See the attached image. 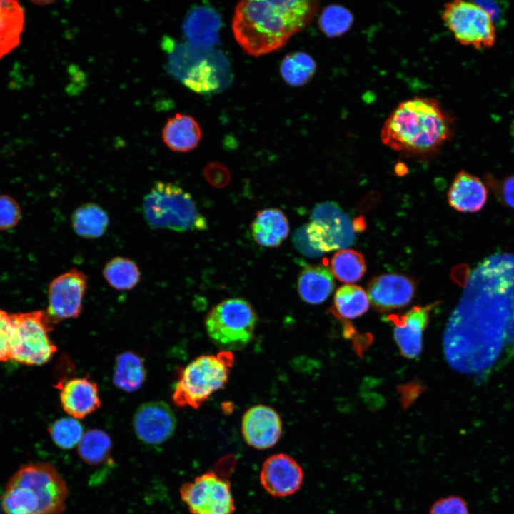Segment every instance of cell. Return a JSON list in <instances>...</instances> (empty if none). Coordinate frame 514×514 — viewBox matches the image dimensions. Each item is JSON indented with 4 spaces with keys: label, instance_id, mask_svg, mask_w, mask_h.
Returning a JSON list of instances; mask_svg holds the SVG:
<instances>
[{
    "label": "cell",
    "instance_id": "6da1fadb",
    "mask_svg": "<svg viewBox=\"0 0 514 514\" xmlns=\"http://www.w3.org/2000/svg\"><path fill=\"white\" fill-rule=\"evenodd\" d=\"M318 1H242L236 6L232 29L236 40L250 55L276 51L312 21Z\"/></svg>",
    "mask_w": 514,
    "mask_h": 514
},
{
    "label": "cell",
    "instance_id": "7a4b0ae2",
    "mask_svg": "<svg viewBox=\"0 0 514 514\" xmlns=\"http://www.w3.org/2000/svg\"><path fill=\"white\" fill-rule=\"evenodd\" d=\"M453 120L434 98L415 97L400 103L384 122L382 142L410 156L435 152L451 136Z\"/></svg>",
    "mask_w": 514,
    "mask_h": 514
},
{
    "label": "cell",
    "instance_id": "3957f363",
    "mask_svg": "<svg viewBox=\"0 0 514 514\" xmlns=\"http://www.w3.org/2000/svg\"><path fill=\"white\" fill-rule=\"evenodd\" d=\"M68 488L56 468L44 462L22 465L2 495L5 514H64Z\"/></svg>",
    "mask_w": 514,
    "mask_h": 514
},
{
    "label": "cell",
    "instance_id": "277c9868",
    "mask_svg": "<svg viewBox=\"0 0 514 514\" xmlns=\"http://www.w3.org/2000/svg\"><path fill=\"white\" fill-rule=\"evenodd\" d=\"M142 211L153 228L182 232L204 231L208 227L191 195L171 182H155L143 197Z\"/></svg>",
    "mask_w": 514,
    "mask_h": 514
},
{
    "label": "cell",
    "instance_id": "5b68a950",
    "mask_svg": "<svg viewBox=\"0 0 514 514\" xmlns=\"http://www.w3.org/2000/svg\"><path fill=\"white\" fill-rule=\"evenodd\" d=\"M234 363L232 351L202 355L181 368L171 398L178 407L198 409L227 383Z\"/></svg>",
    "mask_w": 514,
    "mask_h": 514
},
{
    "label": "cell",
    "instance_id": "8992f818",
    "mask_svg": "<svg viewBox=\"0 0 514 514\" xmlns=\"http://www.w3.org/2000/svg\"><path fill=\"white\" fill-rule=\"evenodd\" d=\"M256 315L251 304L242 298H230L214 306L206 318L208 335L224 351L245 347L252 339Z\"/></svg>",
    "mask_w": 514,
    "mask_h": 514
},
{
    "label": "cell",
    "instance_id": "52a82bcc",
    "mask_svg": "<svg viewBox=\"0 0 514 514\" xmlns=\"http://www.w3.org/2000/svg\"><path fill=\"white\" fill-rule=\"evenodd\" d=\"M14 333L11 360L26 366L47 363L57 351L49 333L53 323L44 311L12 314Z\"/></svg>",
    "mask_w": 514,
    "mask_h": 514
},
{
    "label": "cell",
    "instance_id": "ba28073f",
    "mask_svg": "<svg viewBox=\"0 0 514 514\" xmlns=\"http://www.w3.org/2000/svg\"><path fill=\"white\" fill-rule=\"evenodd\" d=\"M442 19L455 40L462 45L485 49L495 42V22L475 1L455 0L445 4Z\"/></svg>",
    "mask_w": 514,
    "mask_h": 514
},
{
    "label": "cell",
    "instance_id": "9c48e42d",
    "mask_svg": "<svg viewBox=\"0 0 514 514\" xmlns=\"http://www.w3.org/2000/svg\"><path fill=\"white\" fill-rule=\"evenodd\" d=\"M356 228L349 216L333 201L318 203L313 209L306 232L311 246L323 253L353 244Z\"/></svg>",
    "mask_w": 514,
    "mask_h": 514
},
{
    "label": "cell",
    "instance_id": "30bf717a",
    "mask_svg": "<svg viewBox=\"0 0 514 514\" xmlns=\"http://www.w3.org/2000/svg\"><path fill=\"white\" fill-rule=\"evenodd\" d=\"M230 69L226 58L213 49H193L181 59L175 78L191 90L206 94L228 86Z\"/></svg>",
    "mask_w": 514,
    "mask_h": 514
},
{
    "label": "cell",
    "instance_id": "8fae6325",
    "mask_svg": "<svg viewBox=\"0 0 514 514\" xmlns=\"http://www.w3.org/2000/svg\"><path fill=\"white\" fill-rule=\"evenodd\" d=\"M180 494L193 514H232L235 510L229 481L213 471L183 484Z\"/></svg>",
    "mask_w": 514,
    "mask_h": 514
},
{
    "label": "cell",
    "instance_id": "7c38bea8",
    "mask_svg": "<svg viewBox=\"0 0 514 514\" xmlns=\"http://www.w3.org/2000/svg\"><path fill=\"white\" fill-rule=\"evenodd\" d=\"M88 280L84 272L72 268L50 283L46 313L53 323L79 316L83 309Z\"/></svg>",
    "mask_w": 514,
    "mask_h": 514
},
{
    "label": "cell",
    "instance_id": "4fadbf2b",
    "mask_svg": "<svg viewBox=\"0 0 514 514\" xmlns=\"http://www.w3.org/2000/svg\"><path fill=\"white\" fill-rule=\"evenodd\" d=\"M133 426L138 440L146 445H157L172 436L176 420L168 404L151 401L138 408L133 415Z\"/></svg>",
    "mask_w": 514,
    "mask_h": 514
},
{
    "label": "cell",
    "instance_id": "5bb4252c",
    "mask_svg": "<svg viewBox=\"0 0 514 514\" xmlns=\"http://www.w3.org/2000/svg\"><path fill=\"white\" fill-rule=\"evenodd\" d=\"M260 481L264 490L276 498L286 497L297 492L303 481L301 465L291 456L277 453L263 463Z\"/></svg>",
    "mask_w": 514,
    "mask_h": 514
},
{
    "label": "cell",
    "instance_id": "9a60e30c",
    "mask_svg": "<svg viewBox=\"0 0 514 514\" xmlns=\"http://www.w3.org/2000/svg\"><path fill=\"white\" fill-rule=\"evenodd\" d=\"M415 289V283L411 278L402 274L387 273L376 276L370 281L367 295L376 310L388 312L409 304Z\"/></svg>",
    "mask_w": 514,
    "mask_h": 514
},
{
    "label": "cell",
    "instance_id": "2e32d148",
    "mask_svg": "<svg viewBox=\"0 0 514 514\" xmlns=\"http://www.w3.org/2000/svg\"><path fill=\"white\" fill-rule=\"evenodd\" d=\"M435 303L425 306H414L403 315H391L387 320L394 325V340L400 354L406 358L413 359L421 353L423 334L427 327L430 313Z\"/></svg>",
    "mask_w": 514,
    "mask_h": 514
},
{
    "label": "cell",
    "instance_id": "e0dca14e",
    "mask_svg": "<svg viewBox=\"0 0 514 514\" xmlns=\"http://www.w3.org/2000/svg\"><path fill=\"white\" fill-rule=\"evenodd\" d=\"M241 432L250 446L264 450L274 446L282 433V421L279 414L264 405L251 407L241 420Z\"/></svg>",
    "mask_w": 514,
    "mask_h": 514
},
{
    "label": "cell",
    "instance_id": "ac0fdd59",
    "mask_svg": "<svg viewBox=\"0 0 514 514\" xmlns=\"http://www.w3.org/2000/svg\"><path fill=\"white\" fill-rule=\"evenodd\" d=\"M59 385L61 406L70 417L81 419L100 408L99 390L90 378L76 377Z\"/></svg>",
    "mask_w": 514,
    "mask_h": 514
},
{
    "label": "cell",
    "instance_id": "d6986e66",
    "mask_svg": "<svg viewBox=\"0 0 514 514\" xmlns=\"http://www.w3.org/2000/svg\"><path fill=\"white\" fill-rule=\"evenodd\" d=\"M221 19L217 11L207 6L193 8L183 23L187 44L196 49L207 51L218 44Z\"/></svg>",
    "mask_w": 514,
    "mask_h": 514
},
{
    "label": "cell",
    "instance_id": "ffe728a7",
    "mask_svg": "<svg viewBox=\"0 0 514 514\" xmlns=\"http://www.w3.org/2000/svg\"><path fill=\"white\" fill-rule=\"evenodd\" d=\"M488 196L487 188L475 176L464 171L455 177L448 192L450 206L460 212L473 213L485 205Z\"/></svg>",
    "mask_w": 514,
    "mask_h": 514
},
{
    "label": "cell",
    "instance_id": "44dd1931",
    "mask_svg": "<svg viewBox=\"0 0 514 514\" xmlns=\"http://www.w3.org/2000/svg\"><path fill=\"white\" fill-rule=\"evenodd\" d=\"M202 133L196 120L191 116L176 114L168 119L162 130L166 146L176 152H188L199 143Z\"/></svg>",
    "mask_w": 514,
    "mask_h": 514
},
{
    "label": "cell",
    "instance_id": "7402d4cb",
    "mask_svg": "<svg viewBox=\"0 0 514 514\" xmlns=\"http://www.w3.org/2000/svg\"><path fill=\"white\" fill-rule=\"evenodd\" d=\"M251 230L253 239L258 245L275 248L288 237L289 223L281 210L266 208L256 213Z\"/></svg>",
    "mask_w": 514,
    "mask_h": 514
},
{
    "label": "cell",
    "instance_id": "603a6c76",
    "mask_svg": "<svg viewBox=\"0 0 514 514\" xmlns=\"http://www.w3.org/2000/svg\"><path fill=\"white\" fill-rule=\"evenodd\" d=\"M335 286L332 271L326 265L306 266L298 278V293L310 304H320L332 293Z\"/></svg>",
    "mask_w": 514,
    "mask_h": 514
},
{
    "label": "cell",
    "instance_id": "cb8c5ba5",
    "mask_svg": "<svg viewBox=\"0 0 514 514\" xmlns=\"http://www.w3.org/2000/svg\"><path fill=\"white\" fill-rule=\"evenodd\" d=\"M25 11L16 1L0 0V59L19 44Z\"/></svg>",
    "mask_w": 514,
    "mask_h": 514
},
{
    "label": "cell",
    "instance_id": "d4e9b609",
    "mask_svg": "<svg viewBox=\"0 0 514 514\" xmlns=\"http://www.w3.org/2000/svg\"><path fill=\"white\" fill-rule=\"evenodd\" d=\"M107 212L99 205L86 203L76 208L71 216V225L76 234L86 239L102 236L109 226Z\"/></svg>",
    "mask_w": 514,
    "mask_h": 514
},
{
    "label": "cell",
    "instance_id": "484cf974",
    "mask_svg": "<svg viewBox=\"0 0 514 514\" xmlns=\"http://www.w3.org/2000/svg\"><path fill=\"white\" fill-rule=\"evenodd\" d=\"M146 378L142 358L133 351H124L116 358L114 383L119 389L131 393L141 388Z\"/></svg>",
    "mask_w": 514,
    "mask_h": 514
},
{
    "label": "cell",
    "instance_id": "4316f807",
    "mask_svg": "<svg viewBox=\"0 0 514 514\" xmlns=\"http://www.w3.org/2000/svg\"><path fill=\"white\" fill-rule=\"evenodd\" d=\"M367 293L360 286L346 284L336 292L331 313L340 320L354 319L369 308Z\"/></svg>",
    "mask_w": 514,
    "mask_h": 514
},
{
    "label": "cell",
    "instance_id": "83f0119b",
    "mask_svg": "<svg viewBox=\"0 0 514 514\" xmlns=\"http://www.w3.org/2000/svg\"><path fill=\"white\" fill-rule=\"evenodd\" d=\"M103 276L109 285L118 291L131 290L141 279L137 264L133 260L121 256L113 258L106 263Z\"/></svg>",
    "mask_w": 514,
    "mask_h": 514
},
{
    "label": "cell",
    "instance_id": "f1b7e54d",
    "mask_svg": "<svg viewBox=\"0 0 514 514\" xmlns=\"http://www.w3.org/2000/svg\"><path fill=\"white\" fill-rule=\"evenodd\" d=\"M316 70V64L313 58L301 51L288 54L280 66L282 77L288 85L293 86H301L308 83Z\"/></svg>",
    "mask_w": 514,
    "mask_h": 514
},
{
    "label": "cell",
    "instance_id": "f546056e",
    "mask_svg": "<svg viewBox=\"0 0 514 514\" xmlns=\"http://www.w3.org/2000/svg\"><path fill=\"white\" fill-rule=\"evenodd\" d=\"M331 266L333 275L340 281L348 283L360 280L366 270L362 253L347 248L340 250L333 256Z\"/></svg>",
    "mask_w": 514,
    "mask_h": 514
},
{
    "label": "cell",
    "instance_id": "4dcf8cb0",
    "mask_svg": "<svg viewBox=\"0 0 514 514\" xmlns=\"http://www.w3.org/2000/svg\"><path fill=\"white\" fill-rule=\"evenodd\" d=\"M78 445L79 454L84 462L98 465L108 457L112 443L106 432L92 429L84 434Z\"/></svg>",
    "mask_w": 514,
    "mask_h": 514
},
{
    "label": "cell",
    "instance_id": "1f68e13d",
    "mask_svg": "<svg viewBox=\"0 0 514 514\" xmlns=\"http://www.w3.org/2000/svg\"><path fill=\"white\" fill-rule=\"evenodd\" d=\"M353 21V16L347 9L339 5H331L323 10L318 24L326 36L333 38L346 33Z\"/></svg>",
    "mask_w": 514,
    "mask_h": 514
},
{
    "label": "cell",
    "instance_id": "d6a6232c",
    "mask_svg": "<svg viewBox=\"0 0 514 514\" xmlns=\"http://www.w3.org/2000/svg\"><path fill=\"white\" fill-rule=\"evenodd\" d=\"M49 431L54 443L66 450L79 445L84 435L82 425L72 417L56 420L51 425Z\"/></svg>",
    "mask_w": 514,
    "mask_h": 514
},
{
    "label": "cell",
    "instance_id": "836d02e7",
    "mask_svg": "<svg viewBox=\"0 0 514 514\" xmlns=\"http://www.w3.org/2000/svg\"><path fill=\"white\" fill-rule=\"evenodd\" d=\"M14 333L12 314L0 310V362L11 360Z\"/></svg>",
    "mask_w": 514,
    "mask_h": 514
},
{
    "label": "cell",
    "instance_id": "e575fe53",
    "mask_svg": "<svg viewBox=\"0 0 514 514\" xmlns=\"http://www.w3.org/2000/svg\"><path fill=\"white\" fill-rule=\"evenodd\" d=\"M21 218V208L14 198L0 196V230H9L17 225Z\"/></svg>",
    "mask_w": 514,
    "mask_h": 514
},
{
    "label": "cell",
    "instance_id": "d590c367",
    "mask_svg": "<svg viewBox=\"0 0 514 514\" xmlns=\"http://www.w3.org/2000/svg\"><path fill=\"white\" fill-rule=\"evenodd\" d=\"M430 514H468V510L463 498L449 496L436 501L431 507Z\"/></svg>",
    "mask_w": 514,
    "mask_h": 514
},
{
    "label": "cell",
    "instance_id": "8d00e7d4",
    "mask_svg": "<svg viewBox=\"0 0 514 514\" xmlns=\"http://www.w3.org/2000/svg\"><path fill=\"white\" fill-rule=\"evenodd\" d=\"M204 176L210 184L218 188L226 186L231 178L228 169L218 162L207 164L204 169Z\"/></svg>",
    "mask_w": 514,
    "mask_h": 514
},
{
    "label": "cell",
    "instance_id": "74e56055",
    "mask_svg": "<svg viewBox=\"0 0 514 514\" xmlns=\"http://www.w3.org/2000/svg\"><path fill=\"white\" fill-rule=\"evenodd\" d=\"M293 244L298 252L308 257H318L322 253L315 250L310 244L306 232V224L298 228L293 237Z\"/></svg>",
    "mask_w": 514,
    "mask_h": 514
},
{
    "label": "cell",
    "instance_id": "f35d334b",
    "mask_svg": "<svg viewBox=\"0 0 514 514\" xmlns=\"http://www.w3.org/2000/svg\"><path fill=\"white\" fill-rule=\"evenodd\" d=\"M499 193L503 201L514 208V176L503 181L500 186Z\"/></svg>",
    "mask_w": 514,
    "mask_h": 514
}]
</instances>
